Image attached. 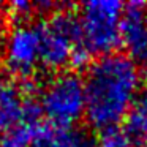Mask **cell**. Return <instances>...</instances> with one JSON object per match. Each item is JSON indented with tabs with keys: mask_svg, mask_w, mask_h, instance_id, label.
Listing matches in <instances>:
<instances>
[{
	"mask_svg": "<svg viewBox=\"0 0 147 147\" xmlns=\"http://www.w3.org/2000/svg\"><path fill=\"white\" fill-rule=\"evenodd\" d=\"M82 79L89 125L101 133L115 131L141 92L139 68L127 55L114 52L90 62Z\"/></svg>",
	"mask_w": 147,
	"mask_h": 147,
	"instance_id": "cell-1",
	"label": "cell"
},
{
	"mask_svg": "<svg viewBox=\"0 0 147 147\" xmlns=\"http://www.w3.org/2000/svg\"><path fill=\"white\" fill-rule=\"evenodd\" d=\"M125 5L117 0H96L79 7L76 13L81 46L87 55L114 54L120 46V27Z\"/></svg>",
	"mask_w": 147,
	"mask_h": 147,
	"instance_id": "cell-2",
	"label": "cell"
},
{
	"mask_svg": "<svg viewBox=\"0 0 147 147\" xmlns=\"http://www.w3.org/2000/svg\"><path fill=\"white\" fill-rule=\"evenodd\" d=\"M36 103L49 125L74 127L86 117L84 79L70 70L52 74L41 86Z\"/></svg>",
	"mask_w": 147,
	"mask_h": 147,
	"instance_id": "cell-3",
	"label": "cell"
},
{
	"mask_svg": "<svg viewBox=\"0 0 147 147\" xmlns=\"http://www.w3.org/2000/svg\"><path fill=\"white\" fill-rule=\"evenodd\" d=\"M41 27V68L60 73L73 63L86 60L89 55L81 46L76 13L55 11Z\"/></svg>",
	"mask_w": 147,
	"mask_h": 147,
	"instance_id": "cell-4",
	"label": "cell"
},
{
	"mask_svg": "<svg viewBox=\"0 0 147 147\" xmlns=\"http://www.w3.org/2000/svg\"><path fill=\"white\" fill-rule=\"evenodd\" d=\"M2 62L13 76L29 79L41 70L40 22L19 21L7 32L2 43Z\"/></svg>",
	"mask_w": 147,
	"mask_h": 147,
	"instance_id": "cell-5",
	"label": "cell"
},
{
	"mask_svg": "<svg viewBox=\"0 0 147 147\" xmlns=\"http://www.w3.org/2000/svg\"><path fill=\"white\" fill-rule=\"evenodd\" d=\"M38 103L29 90L11 79H0V134L40 125Z\"/></svg>",
	"mask_w": 147,
	"mask_h": 147,
	"instance_id": "cell-6",
	"label": "cell"
},
{
	"mask_svg": "<svg viewBox=\"0 0 147 147\" xmlns=\"http://www.w3.org/2000/svg\"><path fill=\"white\" fill-rule=\"evenodd\" d=\"M120 46L139 70H147V3L125 7L120 27Z\"/></svg>",
	"mask_w": 147,
	"mask_h": 147,
	"instance_id": "cell-7",
	"label": "cell"
},
{
	"mask_svg": "<svg viewBox=\"0 0 147 147\" xmlns=\"http://www.w3.org/2000/svg\"><path fill=\"white\" fill-rule=\"evenodd\" d=\"M87 138L76 127H41L32 147H87Z\"/></svg>",
	"mask_w": 147,
	"mask_h": 147,
	"instance_id": "cell-8",
	"label": "cell"
},
{
	"mask_svg": "<svg viewBox=\"0 0 147 147\" xmlns=\"http://www.w3.org/2000/svg\"><path fill=\"white\" fill-rule=\"evenodd\" d=\"M122 127L120 133L130 147H147V114L144 111L133 106Z\"/></svg>",
	"mask_w": 147,
	"mask_h": 147,
	"instance_id": "cell-9",
	"label": "cell"
},
{
	"mask_svg": "<svg viewBox=\"0 0 147 147\" xmlns=\"http://www.w3.org/2000/svg\"><path fill=\"white\" fill-rule=\"evenodd\" d=\"M87 147H130V144L127 142L120 131H109V133H103L100 139L89 144Z\"/></svg>",
	"mask_w": 147,
	"mask_h": 147,
	"instance_id": "cell-10",
	"label": "cell"
},
{
	"mask_svg": "<svg viewBox=\"0 0 147 147\" xmlns=\"http://www.w3.org/2000/svg\"><path fill=\"white\" fill-rule=\"evenodd\" d=\"M3 10H2V7H0V24H2V18H3Z\"/></svg>",
	"mask_w": 147,
	"mask_h": 147,
	"instance_id": "cell-11",
	"label": "cell"
},
{
	"mask_svg": "<svg viewBox=\"0 0 147 147\" xmlns=\"http://www.w3.org/2000/svg\"><path fill=\"white\" fill-rule=\"evenodd\" d=\"M2 63H3V62H2V55H0V68H2Z\"/></svg>",
	"mask_w": 147,
	"mask_h": 147,
	"instance_id": "cell-12",
	"label": "cell"
}]
</instances>
